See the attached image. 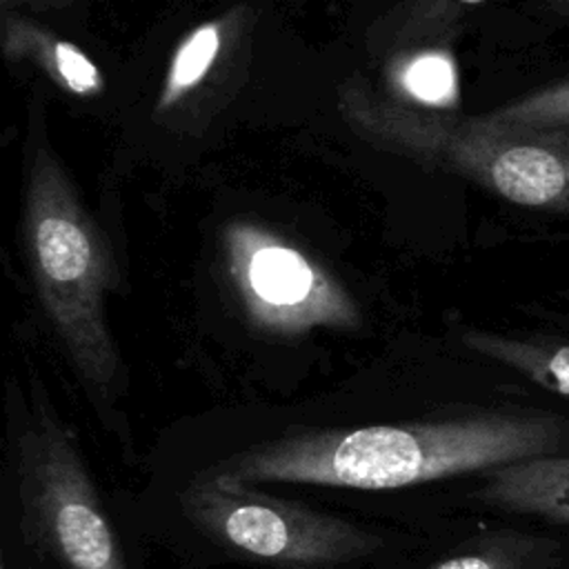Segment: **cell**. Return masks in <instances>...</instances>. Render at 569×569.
Segmentation results:
<instances>
[{
    "label": "cell",
    "instance_id": "1",
    "mask_svg": "<svg viewBox=\"0 0 569 569\" xmlns=\"http://www.w3.org/2000/svg\"><path fill=\"white\" fill-rule=\"evenodd\" d=\"M569 449V416L480 407L451 416L293 431L209 467L242 485L291 482L360 491L489 473Z\"/></svg>",
    "mask_w": 569,
    "mask_h": 569
},
{
    "label": "cell",
    "instance_id": "2",
    "mask_svg": "<svg viewBox=\"0 0 569 569\" xmlns=\"http://www.w3.org/2000/svg\"><path fill=\"white\" fill-rule=\"evenodd\" d=\"M338 111L380 151L465 178L516 207L569 218V131L513 129L487 116L409 107L362 78L340 84Z\"/></svg>",
    "mask_w": 569,
    "mask_h": 569
},
{
    "label": "cell",
    "instance_id": "3",
    "mask_svg": "<svg viewBox=\"0 0 569 569\" xmlns=\"http://www.w3.org/2000/svg\"><path fill=\"white\" fill-rule=\"evenodd\" d=\"M22 240L38 300L84 387L102 402L120 380L107 320L116 282L107 242L47 144H33L22 193Z\"/></svg>",
    "mask_w": 569,
    "mask_h": 569
},
{
    "label": "cell",
    "instance_id": "4",
    "mask_svg": "<svg viewBox=\"0 0 569 569\" xmlns=\"http://www.w3.org/2000/svg\"><path fill=\"white\" fill-rule=\"evenodd\" d=\"M20 529L58 569H129L73 431L33 393L16 445Z\"/></svg>",
    "mask_w": 569,
    "mask_h": 569
},
{
    "label": "cell",
    "instance_id": "5",
    "mask_svg": "<svg viewBox=\"0 0 569 569\" xmlns=\"http://www.w3.org/2000/svg\"><path fill=\"white\" fill-rule=\"evenodd\" d=\"M178 498L187 520L218 547L276 569H336L385 547L382 536L358 522L211 469L196 476Z\"/></svg>",
    "mask_w": 569,
    "mask_h": 569
},
{
    "label": "cell",
    "instance_id": "6",
    "mask_svg": "<svg viewBox=\"0 0 569 569\" xmlns=\"http://www.w3.org/2000/svg\"><path fill=\"white\" fill-rule=\"evenodd\" d=\"M222 260L251 327L296 338L313 329H356L360 309L342 282L305 249L269 227L231 220Z\"/></svg>",
    "mask_w": 569,
    "mask_h": 569
},
{
    "label": "cell",
    "instance_id": "7",
    "mask_svg": "<svg viewBox=\"0 0 569 569\" xmlns=\"http://www.w3.org/2000/svg\"><path fill=\"white\" fill-rule=\"evenodd\" d=\"M0 44L9 62L33 64L51 84L73 98H96L107 82L93 58L76 42L2 4Z\"/></svg>",
    "mask_w": 569,
    "mask_h": 569
},
{
    "label": "cell",
    "instance_id": "8",
    "mask_svg": "<svg viewBox=\"0 0 569 569\" xmlns=\"http://www.w3.org/2000/svg\"><path fill=\"white\" fill-rule=\"evenodd\" d=\"M460 340L473 353L493 360L529 382L569 400V311L547 329L489 331L467 329Z\"/></svg>",
    "mask_w": 569,
    "mask_h": 569
},
{
    "label": "cell",
    "instance_id": "9",
    "mask_svg": "<svg viewBox=\"0 0 569 569\" xmlns=\"http://www.w3.org/2000/svg\"><path fill=\"white\" fill-rule=\"evenodd\" d=\"M476 498L491 509L569 525V453L493 469L485 473Z\"/></svg>",
    "mask_w": 569,
    "mask_h": 569
},
{
    "label": "cell",
    "instance_id": "10",
    "mask_svg": "<svg viewBox=\"0 0 569 569\" xmlns=\"http://www.w3.org/2000/svg\"><path fill=\"white\" fill-rule=\"evenodd\" d=\"M558 562L556 540L516 529H493L465 540L453 553L422 569H553Z\"/></svg>",
    "mask_w": 569,
    "mask_h": 569
},
{
    "label": "cell",
    "instance_id": "11",
    "mask_svg": "<svg viewBox=\"0 0 569 569\" xmlns=\"http://www.w3.org/2000/svg\"><path fill=\"white\" fill-rule=\"evenodd\" d=\"M229 24V18L200 22L178 42L167 64L164 80L160 84L156 102V109L160 113L176 109L202 84L224 47Z\"/></svg>",
    "mask_w": 569,
    "mask_h": 569
},
{
    "label": "cell",
    "instance_id": "12",
    "mask_svg": "<svg viewBox=\"0 0 569 569\" xmlns=\"http://www.w3.org/2000/svg\"><path fill=\"white\" fill-rule=\"evenodd\" d=\"M393 98L418 109L445 111L456 100V69L440 47L400 56L389 69Z\"/></svg>",
    "mask_w": 569,
    "mask_h": 569
},
{
    "label": "cell",
    "instance_id": "13",
    "mask_svg": "<svg viewBox=\"0 0 569 569\" xmlns=\"http://www.w3.org/2000/svg\"><path fill=\"white\" fill-rule=\"evenodd\" d=\"M485 116L513 129L569 131V78L538 87Z\"/></svg>",
    "mask_w": 569,
    "mask_h": 569
},
{
    "label": "cell",
    "instance_id": "14",
    "mask_svg": "<svg viewBox=\"0 0 569 569\" xmlns=\"http://www.w3.org/2000/svg\"><path fill=\"white\" fill-rule=\"evenodd\" d=\"M545 13L560 24H569V0H549L542 4Z\"/></svg>",
    "mask_w": 569,
    "mask_h": 569
},
{
    "label": "cell",
    "instance_id": "15",
    "mask_svg": "<svg viewBox=\"0 0 569 569\" xmlns=\"http://www.w3.org/2000/svg\"><path fill=\"white\" fill-rule=\"evenodd\" d=\"M0 569H9V567H7V562H4V560H2V562H0Z\"/></svg>",
    "mask_w": 569,
    "mask_h": 569
}]
</instances>
